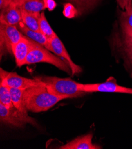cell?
Listing matches in <instances>:
<instances>
[{"label":"cell","mask_w":132,"mask_h":149,"mask_svg":"<svg viewBox=\"0 0 132 149\" xmlns=\"http://www.w3.org/2000/svg\"><path fill=\"white\" fill-rule=\"evenodd\" d=\"M0 120L1 121L12 127L21 128L26 124L37 126L34 118L20 112L15 107L8 108L0 103Z\"/></svg>","instance_id":"obj_4"},{"label":"cell","mask_w":132,"mask_h":149,"mask_svg":"<svg viewBox=\"0 0 132 149\" xmlns=\"http://www.w3.org/2000/svg\"><path fill=\"white\" fill-rule=\"evenodd\" d=\"M49 41L51 48V52L55 53L59 56L65 59V61L68 64L70 68L72 75H75V74L81 72V67L75 64L72 61L64 43L57 35Z\"/></svg>","instance_id":"obj_9"},{"label":"cell","mask_w":132,"mask_h":149,"mask_svg":"<svg viewBox=\"0 0 132 149\" xmlns=\"http://www.w3.org/2000/svg\"><path fill=\"white\" fill-rule=\"evenodd\" d=\"M24 35L14 26L0 22V45L1 54L12 53V47L20 41Z\"/></svg>","instance_id":"obj_5"},{"label":"cell","mask_w":132,"mask_h":149,"mask_svg":"<svg viewBox=\"0 0 132 149\" xmlns=\"http://www.w3.org/2000/svg\"><path fill=\"white\" fill-rule=\"evenodd\" d=\"M20 8L30 13H40L46 9L43 0H25Z\"/></svg>","instance_id":"obj_17"},{"label":"cell","mask_w":132,"mask_h":149,"mask_svg":"<svg viewBox=\"0 0 132 149\" xmlns=\"http://www.w3.org/2000/svg\"><path fill=\"white\" fill-rule=\"evenodd\" d=\"M39 27L40 32L46 37L49 40L57 35L48 23L44 12L41 13L39 21Z\"/></svg>","instance_id":"obj_18"},{"label":"cell","mask_w":132,"mask_h":149,"mask_svg":"<svg viewBox=\"0 0 132 149\" xmlns=\"http://www.w3.org/2000/svg\"><path fill=\"white\" fill-rule=\"evenodd\" d=\"M93 134L92 133L78 137L66 144L59 147V149H100L102 147L92 142Z\"/></svg>","instance_id":"obj_11"},{"label":"cell","mask_w":132,"mask_h":149,"mask_svg":"<svg viewBox=\"0 0 132 149\" xmlns=\"http://www.w3.org/2000/svg\"><path fill=\"white\" fill-rule=\"evenodd\" d=\"M0 103H2L8 108L14 107L12 102L10 88L1 83H0Z\"/></svg>","instance_id":"obj_19"},{"label":"cell","mask_w":132,"mask_h":149,"mask_svg":"<svg viewBox=\"0 0 132 149\" xmlns=\"http://www.w3.org/2000/svg\"><path fill=\"white\" fill-rule=\"evenodd\" d=\"M35 42L24 35L23 38L12 47V53L17 67L25 65L26 58L35 44Z\"/></svg>","instance_id":"obj_8"},{"label":"cell","mask_w":132,"mask_h":149,"mask_svg":"<svg viewBox=\"0 0 132 149\" xmlns=\"http://www.w3.org/2000/svg\"><path fill=\"white\" fill-rule=\"evenodd\" d=\"M13 105L20 112L28 115V110L24 100V93L25 90L16 88H10Z\"/></svg>","instance_id":"obj_14"},{"label":"cell","mask_w":132,"mask_h":149,"mask_svg":"<svg viewBox=\"0 0 132 149\" xmlns=\"http://www.w3.org/2000/svg\"><path fill=\"white\" fill-rule=\"evenodd\" d=\"M63 14L65 17L68 19H72L79 16V13L77 8L70 3L64 4Z\"/></svg>","instance_id":"obj_20"},{"label":"cell","mask_w":132,"mask_h":149,"mask_svg":"<svg viewBox=\"0 0 132 149\" xmlns=\"http://www.w3.org/2000/svg\"><path fill=\"white\" fill-rule=\"evenodd\" d=\"M34 79L43 82L49 92L63 100L77 98L86 94L81 91L82 83L77 82L70 78H59L51 76H37Z\"/></svg>","instance_id":"obj_2"},{"label":"cell","mask_w":132,"mask_h":149,"mask_svg":"<svg viewBox=\"0 0 132 149\" xmlns=\"http://www.w3.org/2000/svg\"><path fill=\"white\" fill-rule=\"evenodd\" d=\"M22 22L20 8L11 1L7 6L1 9L0 22L16 26Z\"/></svg>","instance_id":"obj_10"},{"label":"cell","mask_w":132,"mask_h":149,"mask_svg":"<svg viewBox=\"0 0 132 149\" xmlns=\"http://www.w3.org/2000/svg\"><path fill=\"white\" fill-rule=\"evenodd\" d=\"M117 2L123 10L129 11L132 8V0H117Z\"/></svg>","instance_id":"obj_22"},{"label":"cell","mask_w":132,"mask_h":149,"mask_svg":"<svg viewBox=\"0 0 132 149\" xmlns=\"http://www.w3.org/2000/svg\"><path fill=\"white\" fill-rule=\"evenodd\" d=\"M1 83L9 88H16L26 90L32 87L40 85L43 83L35 79H30L22 77L14 72H8L1 68Z\"/></svg>","instance_id":"obj_6"},{"label":"cell","mask_w":132,"mask_h":149,"mask_svg":"<svg viewBox=\"0 0 132 149\" xmlns=\"http://www.w3.org/2000/svg\"><path fill=\"white\" fill-rule=\"evenodd\" d=\"M43 1L45 8L50 11H53L57 6V4L55 0H43Z\"/></svg>","instance_id":"obj_23"},{"label":"cell","mask_w":132,"mask_h":149,"mask_svg":"<svg viewBox=\"0 0 132 149\" xmlns=\"http://www.w3.org/2000/svg\"><path fill=\"white\" fill-rule=\"evenodd\" d=\"M120 24L124 35L132 36V8L121 13Z\"/></svg>","instance_id":"obj_16"},{"label":"cell","mask_w":132,"mask_h":149,"mask_svg":"<svg viewBox=\"0 0 132 149\" xmlns=\"http://www.w3.org/2000/svg\"><path fill=\"white\" fill-rule=\"evenodd\" d=\"M123 48L129 60L132 63V36L124 35Z\"/></svg>","instance_id":"obj_21"},{"label":"cell","mask_w":132,"mask_h":149,"mask_svg":"<svg viewBox=\"0 0 132 149\" xmlns=\"http://www.w3.org/2000/svg\"><path fill=\"white\" fill-rule=\"evenodd\" d=\"M19 31L26 36L33 40L35 42L41 45L43 47L51 51V48L49 40L41 32L32 31L27 27L23 22H21L18 25L16 26Z\"/></svg>","instance_id":"obj_12"},{"label":"cell","mask_w":132,"mask_h":149,"mask_svg":"<svg viewBox=\"0 0 132 149\" xmlns=\"http://www.w3.org/2000/svg\"><path fill=\"white\" fill-rule=\"evenodd\" d=\"M11 1L12 0H0V8H1V9L4 8L5 7L7 6Z\"/></svg>","instance_id":"obj_24"},{"label":"cell","mask_w":132,"mask_h":149,"mask_svg":"<svg viewBox=\"0 0 132 149\" xmlns=\"http://www.w3.org/2000/svg\"><path fill=\"white\" fill-rule=\"evenodd\" d=\"M81 88L82 91L86 93L93 92H108L132 95V88L120 86L113 79L112 80H108L103 83H82Z\"/></svg>","instance_id":"obj_7"},{"label":"cell","mask_w":132,"mask_h":149,"mask_svg":"<svg viewBox=\"0 0 132 149\" xmlns=\"http://www.w3.org/2000/svg\"><path fill=\"white\" fill-rule=\"evenodd\" d=\"M63 99L50 93L43 83L25 90L24 100L28 111L35 113L47 111Z\"/></svg>","instance_id":"obj_1"},{"label":"cell","mask_w":132,"mask_h":149,"mask_svg":"<svg viewBox=\"0 0 132 149\" xmlns=\"http://www.w3.org/2000/svg\"><path fill=\"white\" fill-rule=\"evenodd\" d=\"M23 23L32 31L40 32L39 21L40 13H30L21 10Z\"/></svg>","instance_id":"obj_13"},{"label":"cell","mask_w":132,"mask_h":149,"mask_svg":"<svg viewBox=\"0 0 132 149\" xmlns=\"http://www.w3.org/2000/svg\"><path fill=\"white\" fill-rule=\"evenodd\" d=\"M74 5L78 11L79 16L93 9L100 0H65Z\"/></svg>","instance_id":"obj_15"},{"label":"cell","mask_w":132,"mask_h":149,"mask_svg":"<svg viewBox=\"0 0 132 149\" xmlns=\"http://www.w3.org/2000/svg\"><path fill=\"white\" fill-rule=\"evenodd\" d=\"M39 63H46L52 64L69 74H72L70 68L66 62L57 56L53 55L45 47L36 42L26 58L25 65Z\"/></svg>","instance_id":"obj_3"},{"label":"cell","mask_w":132,"mask_h":149,"mask_svg":"<svg viewBox=\"0 0 132 149\" xmlns=\"http://www.w3.org/2000/svg\"><path fill=\"white\" fill-rule=\"evenodd\" d=\"M25 0H12V1L15 3L17 6H18L19 7L21 6V4L23 3V2Z\"/></svg>","instance_id":"obj_25"}]
</instances>
